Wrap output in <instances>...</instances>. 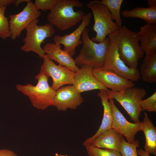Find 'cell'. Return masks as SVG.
<instances>
[{"instance_id": "1", "label": "cell", "mask_w": 156, "mask_h": 156, "mask_svg": "<svg viewBox=\"0 0 156 156\" xmlns=\"http://www.w3.org/2000/svg\"><path fill=\"white\" fill-rule=\"evenodd\" d=\"M108 36L111 42L116 45L119 56L125 64L129 67L137 68L139 60L144 53L139 44L138 32L123 25Z\"/></svg>"}, {"instance_id": "2", "label": "cell", "mask_w": 156, "mask_h": 156, "mask_svg": "<svg viewBox=\"0 0 156 156\" xmlns=\"http://www.w3.org/2000/svg\"><path fill=\"white\" fill-rule=\"evenodd\" d=\"M83 6L78 0H58L48 13L47 21L61 31L67 30L81 21L85 13L82 10L75 11L74 8Z\"/></svg>"}, {"instance_id": "3", "label": "cell", "mask_w": 156, "mask_h": 156, "mask_svg": "<svg viewBox=\"0 0 156 156\" xmlns=\"http://www.w3.org/2000/svg\"><path fill=\"white\" fill-rule=\"evenodd\" d=\"M49 77L44 72L40 70L35 76L38 81L36 86L30 83L17 84L16 88L18 91L28 97L34 107L44 110L49 106H54L56 94V91L49 85Z\"/></svg>"}, {"instance_id": "4", "label": "cell", "mask_w": 156, "mask_h": 156, "mask_svg": "<svg viewBox=\"0 0 156 156\" xmlns=\"http://www.w3.org/2000/svg\"><path fill=\"white\" fill-rule=\"evenodd\" d=\"M88 34L89 30L86 27L81 35L83 45L78 55L74 59L75 62L77 66L89 64L94 68H102L111 43L110 39L107 37L103 42L97 43L91 40Z\"/></svg>"}, {"instance_id": "5", "label": "cell", "mask_w": 156, "mask_h": 156, "mask_svg": "<svg viewBox=\"0 0 156 156\" xmlns=\"http://www.w3.org/2000/svg\"><path fill=\"white\" fill-rule=\"evenodd\" d=\"M86 5L93 14L94 21L93 30L96 33L95 37L90 39L94 42L102 43L107 35L120 27L113 21L109 10L105 5L93 1H89Z\"/></svg>"}, {"instance_id": "6", "label": "cell", "mask_w": 156, "mask_h": 156, "mask_svg": "<svg viewBox=\"0 0 156 156\" xmlns=\"http://www.w3.org/2000/svg\"><path fill=\"white\" fill-rule=\"evenodd\" d=\"M38 19L34 20L25 29V37L23 39L24 44L21 50L25 52H33L42 59L45 55L41 44L45 39L52 37L55 34L54 26L49 23L39 26Z\"/></svg>"}, {"instance_id": "7", "label": "cell", "mask_w": 156, "mask_h": 156, "mask_svg": "<svg viewBox=\"0 0 156 156\" xmlns=\"http://www.w3.org/2000/svg\"><path fill=\"white\" fill-rule=\"evenodd\" d=\"M107 93L108 98L115 99L122 105L134 123L140 122L142 111L140 101L146 94L145 89L133 87L119 92L108 90Z\"/></svg>"}, {"instance_id": "8", "label": "cell", "mask_w": 156, "mask_h": 156, "mask_svg": "<svg viewBox=\"0 0 156 156\" xmlns=\"http://www.w3.org/2000/svg\"><path fill=\"white\" fill-rule=\"evenodd\" d=\"M103 68L133 81H138L140 77L139 71L137 68L129 67L125 64L119 56L116 45L111 42L106 55Z\"/></svg>"}, {"instance_id": "9", "label": "cell", "mask_w": 156, "mask_h": 156, "mask_svg": "<svg viewBox=\"0 0 156 156\" xmlns=\"http://www.w3.org/2000/svg\"><path fill=\"white\" fill-rule=\"evenodd\" d=\"M40 70L44 72L52 79L51 88L55 91L63 86L73 84L76 73L69 68L59 64H56L45 55Z\"/></svg>"}, {"instance_id": "10", "label": "cell", "mask_w": 156, "mask_h": 156, "mask_svg": "<svg viewBox=\"0 0 156 156\" xmlns=\"http://www.w3.org/2000/svg\"><path fill=\"white\" fill-rule=\"evenodd\" d=\"M41 14L35 8L32 1L27 3L20 12L9 15V21L11 38L13 40L20 36L22 32Z\"/></svg>"}, {"instance_id": "11", "label": "cell", "mask_w": 156, "mask_h": 156, "mask_svg": "<svg viewBox=\"0 0 156 156\" xmlns=\"http://www.w3.org/2000/svg\"><path fill=\"white\" fill-rule=\"evenodd\" d=\"M113 114L112 128L125 136L127 142L132 143L135 141V135L141 131L142 122L131 123L127 121L115 104L114 99L108 98Z\"/></svg>"}, {"instance_id": "12", "label": "cell", "mask_w": 156, "mask_h": 156, "mask_svg": "<svg viewBox=\"0 0 156 156\" xmlns=\"http://www.w3.org/2000/svg\"><path fill=\"white\" fill-rule=\"evenodd\" d=\"M94 68L90 64L83 65L76 73L72 86L79 93L94 90H108L94 75Z\"/></svg>"}, {"instance_id": "13", "label": "cell", "mask_w": 156, "mask_h": 156, "mask_svg": "<svg viewBox=\"0 0 156 156\" xmlns=\"http://www.w3.org/2000/svg\"><path fill=\"white\" fill-rule=\"evenodd\" d=\"M91 16V13L90 12L85 14L76 29L68 34L55 35L53 38L54 42L62 44L64 46L63 50L67 52L71 56L74 55L76 47L82 44L80 40L81 36L84 29L89 26Z\"/></svg>"}, {"instance_id": "14", "label": "cell", "mask_w": 156, "mask_h": 156, "mask_svg": "<svg viewBox=\"0 0 156 156\" xmlns=\"http://www.w3.org/2000/svg\"><path fill=\"white\" fill-rule=\"evenodd\" d=\"M94 75L105 87L114 91H120L134 87L133 81L124 79L110 70L103 68H94Z\"/></svg>"}, {"instance_id": "15", "label": "cell", "mask_w": 156, "mask_h": 156, "mask_svg": "<svg viewBox=\"0 0 156 156\" xmlns=\"http://www.w3.org/2000/svg\"><path fill=\"white\" fill-rule=\"evenodd\" d=\"M84 101L83 98L70 85L62 86L56 91L54 106L59 111L76 109Z\"/></svg>"}, {"instance_id": "16", "label": "cell", "mask_w": 156, "mask_h": 156, "mask_svg": "<svg viewBox=\"0 0 156 156\" xmlns=\"http://www.w3.org/2000/svg\"><path fill=\"white\" fill-rule=\"evenodd\" d=\"M61 45L55 42H48L42 49L45 55L51 60L55 61L75 73L78 72L80 68L76 64L74 59L67 52L61 49Z\"/></svg>"}, {"instance_id": "17", "label": "cell", "mask_w": 156, "mask_h": 156, "mask_svg": "<svg viewBox=\"0 0 156 156\" xmlns=\"http://www.w3.org/2000/svg\"><path fill=\"white\" fill-rule=\"evenodd\" d=\"M107 90H100L97 95L101 98L103 108V114L101 125L96 133L92 136L87 138L83 143L84 146L90 145L92 141L104 131L112 128L113 114L110 103L107 93Z\"/></svg>"}, {"instance_id": "18", "label": "cell", "mask_w": 156, "mask_h": 156, "mask_svg": "<svg viewBox=\"0 0 156 156\" xmlns=\"http://www.w3.org/2000/svg\"><path fill=\"white\" fill-rule=\"evenodd\" d=\"M124 138L122 135L112 128L101 133L90 145L97 148L112 150L120 153L121 142Z\"/></svg>"}, {"instance_id": "19", "label": "cell", "mask_w": 156, "mask_h": 156, "mask_svg": "<svg viewBox=\"0 0 156 156\" xmlns=\"http://www.w3.org/2000/svg\"><path fill=\"white\" fill-rule=\"evenodd\" d=\"M138 33L140 46L146 56L156 51V25L144 24Z\"/></svg>"}, {"instance_id": "20", "label": "cell", "mask_w": 156, "mask_h": 156, "mask_svg": "<svg viewBox=\"0 0 156 156\" xmlns=\"http://www.w3.org/2000/svg\"><path fill=\"white\" fill-rule=\"evenodd\" d=\"M141 131L144 133L145 142L144 146L145 151L149 154L156 155V127L149 118L147 113L144 114Z\"/></svg>"}, {"instance_id": "21", "label": "cell", "mask_w": 156, "mask_h": 156, "mask_svg": "<svg viewBox=\"0 0 156 156\" xmlns=\"http://www.w3.org/2000/svg\"><path fill=\"white\" fill-rule=\"evenodd\" d=\"M139 72L143 81L151 83L156 82V51L146 56Z\"/></svg>"}, {"instance_id": "22", "label": "cell", "mask_w": 156, "mask_h": 156, "mask_svg": "<svg viewBox=\"0 0 156 156\" xmlns=\"http://www.w3.org/2000/svg\"><path fill=\"white\" fill-rule=\"evenodd\" d=\"M121 14L124 18H138L144 20L147 24H156V7H138L130 10H124Z\"/></svg>"}, {"instance_id": "23", "label": "cell", "mask_w": 156, "mask_h": 156, "mask_svg": "<svg viewBox=\"0 0 156 156\" xmlns=\"http://www.w3.org/2000/svg\"><path fill=\"white\" fill-rule=\"evenodd\" d=\"M94 1L103 4L109 10L112 19L120 27H122V21L120 16V11L123 0H94Z\"/></svg>"}, {"instance_id": "24", "label": "cell", "mask_w": 156, "mask_h": 156, "mask_svg": "<svg viewBox=\"0 0 156 156\" xmlns=\"http://www.w3.org/2000/svg\"><path fill=\"white\" fill-rule=\"evenodd\" d=\"M140 142L137 139L132 143H129L124 138L121 142L120 150L121 156H138L137 148L140 147Z\"/></svg>"}, {"instance_id": "25", "label": "cell", "mask_w": 156, "mask_h": 156, "mask_svg": "<svg viewBox=\"0 0 156 156\" xmlns=\"http://www.w3.org/2000/svg\"><path fill=\"white\" fill-rule=\"evenodd\" d=\"M88 156H121L116 151L97 148L91 145L85 146Z\"/></svg>"}, {"instance_id": "26", "label": "cell", "mask_w": 156, "mask_h": 156, "mask_svg": "<svg viewBox=\"0 0 156 156\" xmlns=\"http://www.w3.org/2000/svg\"><path fill=\"white\" fill-rule=\"evenodd\" d=\"M6 7L0 6V38L5 40L10 36L9 21L5 15Z\"/></svg>"}, {"instance_id": "27", "label": "cell", "mask_w": 156, "mask_h": 156, "mask_svg": "<svg viewBox=\"0 0 156 156\" xmlns=\"http://www.w3.org/2000/svg\"><path fill=\"white\" fill-rule=\"evenodd\" d=\"M142 111L147 110L149 112H156V91L148 98L140 101Z\"/></svg>"}, {"instance_id": "28", "label": "cell", "mask_w": 156, "mask_h": 156, "mask_svg": "<svg viewBox=\"0 0 156 156\" xmlns=\"http://www.w3.org/2000/svg\"><path fill=\"white\" fill-rule=\"evenodd\" d=\"M58 0H35L34 4L36 8L38 10L50 11L55 5Z\"/></svg>"}, {"instance_id": "29", "label": "cell", "mask_w": 156, "mask_h": 156, "mask_svg": "<svg viewBox=\"0 0 156 156\" xmlns=\"http://www.w3.org/2000/svg\"><path fill=\"white\" fill-rule=\"evenodd\" d=\"M0 156H18L14 152L6 149H0Z\"/></svg>"}, {"instance_id": "30", "label": "cell", "mask_w": 156, "mask_h": 156, "mask_svg": "<svg viewBox=\"0 0 156 156\" xmlns=\"http://www.w3.org/2000/svg\"><path fill=\"white\" fill-rule=\"evenodd\" d=\"M16 0H0V6L6 7L11 4H14Z\"/></svg>"}, {"instance_id": "31", "label": "cell", "mask_w": 156, "mask_h": 156, "mask_svg": "<svg viewBox=\"0 0 156 156\" xmlns=\"http://www.w3.org/2000/svg\"><path fill=\"white\" fill-rule=\"evenodd\" d=\"M137 152L138 155L140 156H151L149 154L142 149L137 150Z\"/></svg>"}, {"instance_id": "32", "label": "cell", "mask_w": 156, "mask_h": 156, "mask_svg": "<svg viewBox=\"0 0 156 156\" xmlns=\"http://www.w3.org/2000/svg\"><path fill=\"white\" fill-rule=\"evenodd\" d=\"M31 1V0H16L14 4L16 6L18 7L19 6L20 4L22 3L26 2L27 3Z\"/></svg>"}, {"instance_id": "33", "label": "cell", "mask_w": 156, "mask_h": 156, "mask_svg": "<svg viewBox=\"0 0 156 156\" xmlns=\"http://www.w3.org/2000/svg\"><path fill=\"white\" fill-rule=\"evenodd\" d=\"M148 7H156V0H148Z\"/></svg>"}, {"instance_id": "34", "label": "cell", "mask_w": 156, "mask_h": 156, "mask_svg": "<svg viewBox=\"0 0 156 156\" xmlns=\"http://www.w3.org/2000/svg\"><path fill=\"white\" fill-rule=\"evenodd\" d=\"M55 156H68L67 155H61V154H59L57 153H56L55 155Z\"/></svg>"}, {"instance_id": "35", "label": "cell", "mask_w": 156, "mask_h": 156, "mask_svg": "<svg viewBox=\"0 0 156 156\" xmlns=\"http://www.w3.org/2000/svg\"></svg>"}]
</instances>
